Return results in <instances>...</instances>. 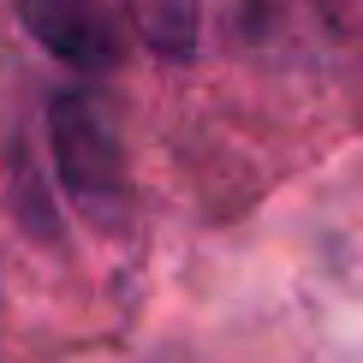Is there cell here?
I'll return each mask as SVG.
<instances>
[{
    "instance_id": "obj_1",
    "label": "cell",
    "mask_w": 363,
    "mask_h": 363,
    "mask_svg": "<svg viewBox=\"0 0 363 363\" xmlns=\"http://www.w3.org/2000/svg\"><path fill=\"white\" fill-rule=\"evenodd\" d=\"M48 155L54 179L89 220H119L131 203L125 149L113 138V119L89 89H54L48 96Z\"/></svg>"
},
{
    "instance_id": "obj_2",
    "label": "cell",
    "mask_w": 363,
    "mask_h": 363,
    "mask_svg": "<svg viewBox=\"0 0 363 363\" xmlns=\"http://www.w3.org/2000/svg\"><path fill=\"white\" fill-rule=\"evenodd\" d=\"M18 24L72 72H113L125 60L108 0H18Z\"/></svg>"
},
{
    "instance_id": "obj_3",
    "label": "cell",
    "mask_w": 363,
    "mask_h": 363,
    "mask_svg": "<svg viewBox=\"0 0 363 363\" xmlns=\"http://www.w3.org/2000/svg\"><path fill=\"white\" fill-rule=\"evenodd\" d=\"M131 18L161 60H185L196 48V0H131Z\"/></svg>"
}]
</instances>
